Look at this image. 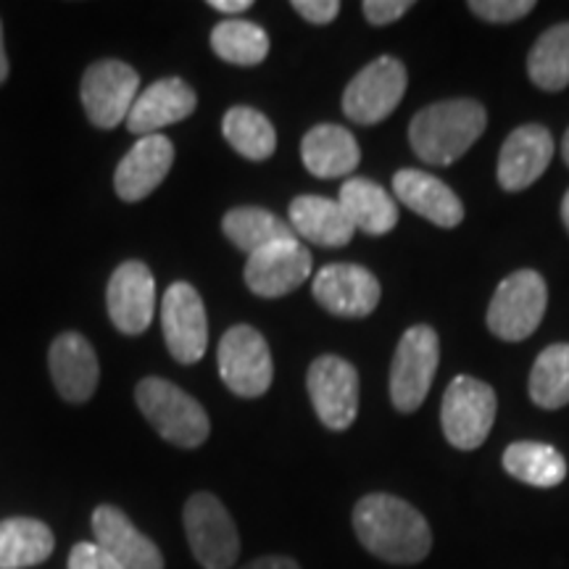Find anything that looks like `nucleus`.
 Masks as SVG:
<instances>
[{
	"mask_svg": "<svg viewBox=\"0 0 569 569\" xmlns=\"http://www.w3.org/2000/svg\"><path fill=\"white\" fill-rule=\"evenodd\" d=\"M338 203L343 206L356 230L367 234H386L398 224V203L380 184L367 177H353L340 188Z\"/></svg>",
	"mask_w": 569,
	"mask_h": 569,
	"instance_id": "b1692460",
	"label": "nucleus"
},
{
	"mask_svg": "<svg viewBox=\"0 0 569 569\" xmlns=\"http://www.w3.org/2000/svg\"><path fill=\"white\" fill-rule=\"evenodd\" d=\"M222 230L227 240L248 256L272 243H280V240H296L290 222H282L277 213L259 209V206H238V209L227 211Z\"/></svg>",
	"mask_w": 569,
	"mask_h": 569,
	"instance_id": "a878e982",
	"label": "nucleus"
},
{
	"mask_svg": "<svg viewBox=\"0 0 569 569\" xmlns=\"http://www.w3.org/2000/svg\"><path fill=\"white\" fill-rule=\"evenodd\" d=\"M530 398L540 409H561L569 403V343H557L538 353L530 372Z\"/></svg>",
	"mask_w": 569,
	"mask_h": 569,
	"instance_id": "7c9ffc66",
	"label": "nucleus"
},
{
	"mask_svg": "<svg viewBox=\"0 0 569 569\" xmlns=\"http://www.w3.org/2000/svg\"><path fill=\"white\" fill-rule=\"evenodd\" d=\"M174 163V146L163 134H148L140 138L124 159L119 161L113 174V190L127 203L146 201L159 184L167 180L169 169Z\"/></svg>",
	"mask_w": 569,
	"mask_h": 569,
	"instance_id": "f3484780",
	"label": "nucleus"
},
{
	"mask_svg": "<svg viewBox=\"0 0 569 569\" xmlns=\"http://www.w3.org/2000/svg\"><path fill=\"white\" fill-rule=\"evenodd\" d=\"M411 0H365V17L369 24L375 27H386V24H393L411 9Z\"/></svg>",
	"mask_w": 569,
	"mask_h": 569,
	"instance_id": "72a5a7b5",
	"label": "nucleus"
},
{
	"mask_svg": "<svg viewBox=\"0 0 569 569\" xmlns=\"http://www.w3.org/2000/svg\"><path fill=\"white\" fill-rule=\"evenodd\" d=\"M106 309L113 327L124 336H140L153 322L156 311V280L142 261H124L113 269Z\"/></svg>",
	"mask_w": 569,
	"mask_h": 569,
	"instance_id": "4468645a",
	"label": "nucleus"
},
{
	"mask_svg": "<svg viewBox=\"0 0 569 569\" xmlns=\"http://www.w3.org/2000/svg\"><path fill=\"white\" fill-rule=\"evenodd\" d=\"M549 303V288L536 269H519L498 282L488 306V327L496 338L519 343L538 330Z\"/></svg>",
	"mask_w": 569,
	"mask_h": 569,
	"instance_id": "39448f33",
	"label": "nucleus"
},
{
	"mask_svg": "<svg viewBox=\"0 0 569 569\" xmlns=\"http://www.w3.org/2000/svg\"><path fill=\"white\" fill-rule=\"evenodd\" d=\"M161 330L169 353L180 365H198L209 346L203 298L190 282L169 284L161 301Z\"/></svg>",
	"mask_w": 569,
	"mask_h": 569,
	"instance_id": "f8f14e48",
	"label": "nucleus"
},
{
	"mask_svg": "<svg viewBox=\"0 0 569 569\" xmlns=\"http://www.w3.org/2000/svg\"><path fill=\"white\" fill-rule=\"evenodd\" d=\"M211 48L219 59L234 67H256L267 59L269 34L253 21L227 19L211 30Z\"/></svg>",
	"mask_w": 569,
	"mask_h": 569,
	"instance_id": "c756f323",
	"label": "nucleus"
},
{
	"mask_svg": "<svg viewBox=\"0 0 569 569\" xmlns=\"http://www.w3.org/2000/svg\"><path fill=\"white\" fill-rule=\"evenodd\" d=\"M9 80V56L3 48V24H0V84Z\"/></svg>",
	"mask_w": 569,
	"mask_h": 569,
	"instance_id": "4c0bfd02",
	"label": "nucleus"
},
{
	"mask_svg": "<svg viewBox=\"0 0 569 569\" xmlns=\"http://www.w3.org/2000/svg\"><path fill=\"white\" fill-rule=\"evenodd\" d=\"M561 156H565V163L569 167V130L565 132V140H561Z\"/></svg>",
	"mask_w": 569,
	"mask_h": 569,
	"instance_id": "ea45409f",
	"label": "nucleus"
},
{
	"mask_svg": "<svg viewBox=\"0 0 569 569\" xmlns=\"http://www.w3.org/2000/svg\"><path fill=\"white\" fill-rule=\"evenodd\" d=\"M393 193L407 209L438 227H457L465 219V206L459 196L438 177L422 169H401L393 177Z\"/></svg>",
	"mask_w": 569,
	"mask_h": 569,
	"instance_id": "412c9836",
	"label": "nucleus"
},
{
	"mask_svg": "<svg viewBox=\"0 0 569 569\" xmlns=\"http://www.w3.org/2000/svg\"><path fill=\"white\" fill-rule=\"evenodd\" d=\"M561 219H565V227L569 230V190L565 193V201H561Z\"/></svg>",
	"mask_w": 569,
	"mask_h": 569,
	"instance_id": "58836bf2",
	"label": "nucleus"
},
{
	"mask_svg": "<svg viewBox=\"0 0 569 569\" xmlns=\"http://www.w3.org/2000/svg\"><path fill=\"white\" fill-rule=\"evenodd\" d=\"M553 159V138L543 124H522L509 134L498 156V182L503 190L530 188Z\"/></svg>",
	"mask_w": 569,
	"mask_h": 569,
	"instance_id": "6ab92c4d",
	"label": "nucleus"
},
{
	"mask_svg": "<svg viewBox=\"0 0 569 569\" xmlns=\"http://www.w3.org/2000/svg\"><path fill=\"white\" fill-rule=\"evenodd\" d=\"M134 401L153 430L177 448H198L209 438L211 422L206 409L163 377L140 380L134 388Z\"/></svg>",
	"mask_w": 569,
	"mask_h": 569,
	"instance_id": "7ed1b4c3",
	"label": "nucleus"
},
{
	"mask_svg": "<svg viewBox=\"0 0 569 569\" xmlns=\"http://www.w3.org/2000/svg\"><path fill=\"white\" fill-rule=\"evenodd\" d=\"M140 96V74L119 59L96 61L82 74L80 98L88 119L101 130H113L130 117Z\"/></svg>",
	"mask_w": 569,
	"mask_h": 569,
	"instance_id": "1a4fd4ad",
	"label": "nucleus"
},
{
	"mask_svg": "<svg viewBox=\"0 0 569 569\" xmlns=\"http://www.w3.org/2000/svg\"><path fill=\"white\" fill-rule=\"evenodd\" d=\"M196 90L184 80H180V77L156 80L132 103L130 117H127V130L132 134H140V138L161 134L163 127L188 119L196 111Z\"/></svg>",
	"mask_w": 569,
	"mask_h": 569,
	"instance_id": "aec40b11",
	"label": "nucleus"
},
{
	"mask_svg": "<svg viewBox=\"0 0 569 569\" xmlns=\"http://www.w3.org/2000/svg\"><path fill=\"white\" fill-rule=\"evenodd\" d=\"M224 140L248 161H264L277 151V132L261 111L251 106H232L222 119Z\"/></svg>",
	"mask_w": 569,
	"mask_h": 569,
	"instance_id": "cd10ccee",
	"label": "nucleus"
},
{
	"mask_svg": "<svg viewBox=\"0 0 569 569\" xmlns=\"http://www.w3.org/2000/svg\"><path fill=\"white\" fill-rule=\"evenodd\" d=\"M440 361L438 332L427 325H415L398 340L390 365V401L401 415H411L425 403L436 380Z\"/></svg>",
	"mask_w": 569,
	"mask_h": 569,
	"instance_id": "423d86ee",
	"label": "nucleus"
},
{
	"mask_svg": "<svg viewBox=\"0 0 569 569\" xmlns=\"http://www.w3.org/2000/svg\"><path fill=\"white\" fill-rule=\"evenodd\" d=\"M290 227L309 243L325 248H343L351 243L356 227L343 206L322 196H298L290 203Z\"/></svg>",
	"mask_w": 569,
	"mask_h": 569,
	"instance_id": "5701e85b",
	"label": "nucleus"
},
{
	"mask_svg": "<svg viewBox=\"0 0 569 569\" xmlns=\"http://www.w3.org/2000/svg\"><path fill=\"white\" fill-rule=\"evenodd\" d=\"M528 74L536 88L559 92L569 84V21L546 30L528 56Z\"/></svg>",
	"mask_w": 569,
	"mask_h": 569,
	"instance_id": "c85d7f7f",
	"label": "nucleus"
},
{
	"mask_svg": "<svg viewBox=\"0 0 569 569\" xmlns=\"http://www.w3.org/2000/svg\"><path fill=\"white\" fill-rule=\"evenodd\" d=\"M209 6L213 11H222V13H243L251 9V0H211Z\"/></svg>",
	"mask_w": 569,
	"mask_h": 569,
	"instance_id": "e433bc0d",
	"label": "nucleus"
},
{
	"mask_svg": "<svg viewBox=\"0 0 569 569\" xmlns=\"http://www.w3.org/2000/svg\"><path fill=\"white\" fill-rule=\"evenodd\" d=\"M53 549V530L40 519L11 517L0 522V569L38 567Z\"/></svg>",
	"mask_w": 569,
	"mask_h": 569,
	"instance_id": "393cba45",
	"label": "nucleus"
},
{
	"mask_svg": "<svg viewBox=\"0 0 569 569\" xmlns=\"http://www.w3.org/2000/svg\"><path fill=\"white\" fill-rule=\"evenodd\" d=\"M48 369L59 396L69 403H84L96 393L101 367L96 348L80 332H61L48 351Z\"/></svg>",
	"mask_w": 569,
	"mask_h": 569,
	"instance_id": "a211bd4d",
	"label": "nucleus"
},
{
	"mask_svg": "<svg viewBox=\"0 0 569 569\" xmlns=\"http://www.w3.org/2000/svg\"><path fill=\"white\" fill-rule=\"evenodd\" d=\"M311 293L330 315L361 319L372 315L380 306L382 288L380 280L367 267L340 261V264H327L319 269L315 282H311Z\"/></svg>",
	"mask_w": 569,
	"mask_h": 569,
	"instance_id": "ddd939ff",
	"label": "nucleus"
},
{
	"mask_svg": "<svg viewBox=\"0 0 569 569\" xmlns=\"http://www.w3.org/2000/svg\"><path fill=\"white\" fill-rule=\"evenodd\" d=\"M217 361L222 382L240 398L264 396L274 380L267 338L251 325H234L224 332L219 340Z\"/></svg>",
	"mask_w": 569,
	"mask_h": 569,
	"instance_id": "6e6552de",
	"label": "nucleus"
},
{
	"mask_svg": "<svg viewBox=\"0 0 569 569\" xmlns=\"http://www.w3.org/2000/svg\"><path fill=\"white\" fill-rule=\"evenodd\" d=\"M303 167L319 180L348 177L359 167L361 148L353 132L340 124H317L301 140Z\"/></svg>",
	"mask_w": 569,
	"mask_h": 569,
	"instance_id": "4be33fe9",
	"label": "nucleus"
},
{
	"mask_svg": "<svg viewBox=\"0 0 569 569\" xmlns=\"http://www.w3.org/2000/svg\"><path fill=\"white\" fill-rule=\"evenodd\" d=\"M403 92H407V67L396 56H380L348 82L343 113L356 124L386 122L403 101Z\"/></svg>",
	"mask_w": 569,
	"mask_h": 569,
	"instance_id": "9d476101",
	"label": "nucleus"
},
{
	"mask_svg": "<svg viewBox=\"0 0 569 569\" xmlns=\"http://www.w3.org/2000/svg\"><path fill=\"white\" fill-rule=\"evenodd\" d=\"M496 409V393L488 382L469 375L453 377L440 403V425L448 443L459 451L480 448L493 430Z\"/></svg>",
	"mask_w": 569,
	"mask_h": 569,
	"instance_id": "20e7f679",
	"label": "nucleus"
},
{
	"mask_svg": "<svg viewBox=\"0 0 569 569\" xmlns=\"http://www.w3.org/2000/svg\"><path fill=\"white\" fill-rule=\"evenodd\" d=\"M96 546L122 569H163V553L151 538L134 528L122 509L101 503L92 511Z\"/></svg>",
	"mask_w": 569,
	"mask_h": 569,
	"instance_id": "dca6fc26",
	"label": "nucleus"
},
{
	"mask_svg": "<svg viewBox=\"0 0 569 569\" xmlns=\"http://www.w3.org/2000/svg\"><path fill=\"white\" fill-rule=\"evenodd\" d=\"M532 9H536L532 0H469V11L493 24H509L528 17Z\"/></svg>",
	"mask_w": 569,
	"mask_h": 569,
	"instance_id": "2f4dec72",
	"label": "nucleus"
},
{
	"mask_svg": "<svg viewBox=\"0 0 569 569\" xmlns=\"http://www.w3.org/2000/svg\"><path fill=\"white\" fill-rule=\"evenodd\" d=\"M501 465L511 478L532 488H557L567 478V461L557 448L536 440H517L503 451Z\"/></svg>",
	"mask_w": 569,
	"mask_h": 569,
	"instance_id": "bb28decb",
	"label": "nucleus"
},
{
	"mask_svg": "<svg viewBox=\"0 0 569 569\" xmlns=\"http://www.w3.org/2000/svg\"><path fill=\"white\" fill-rule=\"evenodd\" d=\"M190 551L203 569H230L240 557V536L234 519L213 493L188 498L182 511Z\"/></svg>",
	"mask_w": 569,
	"mask_h": 569,
	"instance_id": "0eeeda50",
	"label": "nucleus"
},
{
	"mask_svg": "<svg viewBox=\"0 0 569 569\" xmlns=\"http://www.w3.org/2000/svg\"><path fill=\"white\" fill-rule=\"evenodd\" d=\"M486 127L488 113L482 103L472 98H453L419 111L409 124V142L425 163L448 167L478 142Z\"/></svg>",
	"mask_w": 569,
	"mask_h": 569,
	"instance_id": "f03ea898",
	"label": "nucleus"
},
{
	"mask_svg": "<svg viewBox=\"0 0 569 569\" xmlns=\"http://www.w3.org/2000/svg\"><path fill=\"white\" fill-rule=\"evenodd\" d=\"M311 253L298 240H280L248 256L246 284L261 298H282L311 277Z\"/></svg>",
	"mask_w": 569,
	"mask_h": 569,
	"instance_id": "2eb2a0df",
	"label": "nucleus"
},
{
	"mask_svg": "<svg viewBox=\"0 0 569 569\" xmlns=\"http://www.w3.org/2000/svg\"><path fill=\"white\" fill-rule=\"evenodd\" d=\"M311 407L327 430H348L359 415V372L343 356L325 353L311 361L306 375Z\"/></svg>",
	"mask_w": 569,
	"mask_h": 569,
	"instance_id": "9b49d317",
	"label": "nucleus"
},
{
	"mask_svg": "<svg viewBox=\"0 0 569 569\" xmlns=\"http://www.w3.org/2000/svg\"><path fill=\"white\" fill-rule=\"evenodd\" d=\"M67 569H122L113 561L109 553H103L98 549L96 543H90V540H82V543H77L74 549L69 553V565Z\"/></svg>",
	"mask_w": 569,
	"mask_h": 569,
	"instance_id": "473e14b6",
	"label": "nucleus"
},
{
	"mask_svg": "<svg viewBox=\"0 0 569 569\" xmlns=\"http://www.w3.org/2000/svg\"><path fill=\"white\" fill-rule=\"evenodd\" d=\"M240 569H301V567H298V561L290 557H259V559H253L251 565H246Z\"/></svg>",
	"mask_w": 569,
	"mask_h": 569,
	"instance_id": "c9c22d12",
	"label": "nucleus"
},
{
	"mask_svg": "<svg viewBox=\"0 0 569 569\" xmlns=\"http://www.w3.org/2000/svg\"><path fill=\"white\" fill-rule=\"evenodd\" d=\"M353 532L372 557L388 565H419L432 549L427 519L403 498L369 493L353 507Z\"/></svg>",
	"mask_w": 569,
	"mask_h": 569,
	"instance_id": "f257e3e1",
	"label": "nucleus"
},
{
	"mask_svg": "<svg viewBox=\"0 0 569 569\" xmlns=\"http://www.w3.org/2000/svg\"><path fill=\"white\" fill-rule=\"evenodd\" d=\"M293 9L311 24H330L338 19V0H293Z\"/></svg>",
	"mask_w": 569,
	"mask_h": 569,
	"instance_id": "f704fd0d",
	"label": "nucleus"
}]
</instances>
